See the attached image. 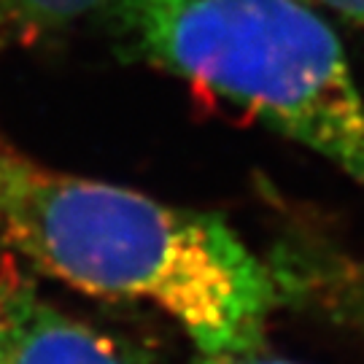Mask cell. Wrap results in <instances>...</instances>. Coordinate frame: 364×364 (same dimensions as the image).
Returning a JSON list of instances; mask_svg holds the SVG:
<instances>
[{"label": "cell", "instance_id": "cell-1", "mask_svg": "<svg viewBox=\"0 0 364 364\" xmlns=\"http://www.w3.org/2000/svg\"><path fill=\"white\" fill-rule=\"evenodd\" d=\"M0 232L70 287L162 308L203 356L264 346L284 302L273 267L221 216L46 170L6 144Z\"/></svg>", "mask_w": 364, "mask_h": 364}, {"label": "cell", "instance_id": "cell-2", "mask_svg": "<svg viewBox=\"0 0 364 364\" xmlns=\"http://www.w3.org/2000/svg\"><path fill=\"white\" fill-rule=\"evenodd\" d=\"M141 60L246 108L364 186V92L308 0H114Z\"/></svg>", "mask_w": 364, "mask_h": 364}, {"label": "cell", "instance_id": "cell-3", "mask_svg": "<svg viewBox=\"0 0 364 364\" xmlns=\"http://www.w3.org/2000/svg\"><path fill=\"white\" fill-rule=\"evenodd\" d=\"M0 364H138V356L33 291H16L0 302Z\"/></svg>", "mask_w": 364, "mask_h": 364}, {"label": "cell", "instance_id": "cell-4", "mask_svg": "<svg viewBox=\"0 0 364 364\" xmlns=\"http://www.w3.org/2000/svg\"><path fill=\"white\" fill-rule=\"evenodd\" d=\"M105 3L114 0H0V27L19 36L52 33Z\"/></svg>", "mask_w": 364, "mask_h": 364}, {"label": "cell", "instance_id": "cell-5", "mask_svg": "<svg viewBox=\"0 0 364 364\" xmlns=\"http://www.w3.org/2000/svg\"><path fill=\"white\" fill-rule=\"evenodd\" d=\"M197 364H297V362L284 359V356H275V353H267L264 346H259V348H251V351L221 353V356H203L200 353V362Z\"/></svg>", "mask_w": 364, "mask_h": 364}, {"label": "cell", "instance_id": "cell-6", "mask_svg": "<svg viewBox=\"0 0 364 364\" xmlns=\"http://www.w3.org/2000/svg\"><path fill=\"white\" fill-rule=\"evenodd\" d=\"M308 3H313L316 9L321 6V9L338 14V16L348 19V22L364 25V0H308Z\"/></svg>", "mask_w": 364, "mask_h": 364}, {"label": "cell", "instance_id": "cell-7", "mask_svg": "<svg viewBox=\"0 0 364 364\" xmlns=\"http://www.w3.org/2000/svg\"><path fill=\"white\" fill-rule=\"evenodd\" d=\"M6 36H9V33H6L3 27H0V43H3V38H6Z\"/></svg>", "mask_w": 364, "mask_h": 364}]
</instances>
